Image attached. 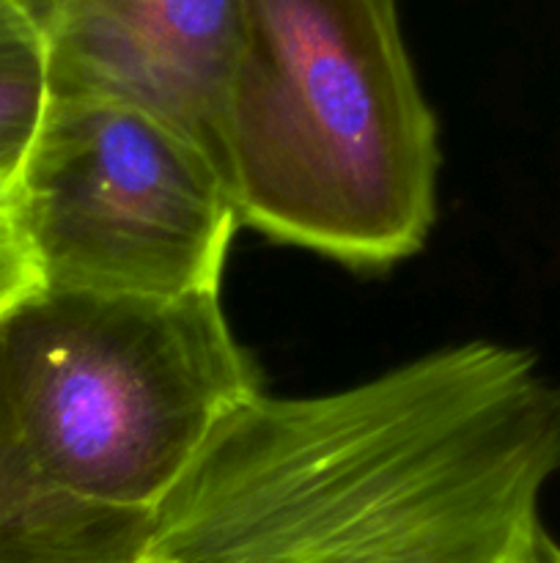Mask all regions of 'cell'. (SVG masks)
I'll return each instance as SVG.
<instances>
[{"mask_svg": "<svg viewBox=\"0 0 560 563\" xmlns=\"http://www.w3.org/2000/svg\"><path fill=\"white\" fill-rule=\"evenodd\" d=\"M152 515L47 487L0 432V563H143Z\"/></svg>", "mask_w": 560, "mask_h": 563, "instance_id": "cell-6", "label": "cell"}, {"mask_svg": "<svg viewBox=\"0 0 560 563\" xmlns=\"http://www.w3.org/2000/svg\"><path fill=\"white\" fill-rule=\"evenodd\" d=\"M47 47L53 99L130 104L217 157L245 0H22Z\"/></svg>", "mask_w": 560, "mask_h": 563, "instance_id": "cell-5", "label": "cell"}, {"mask_svg": "<svg viewBox=\"0 0 560 563\" xmlns=\"http://www.w3.org/2000/svg\"><path fill=\"white\" fill-rule=\"evenodd\" d=\"M47 289L220 291L239 223L228 179L179 126L104 99H49L20 179Z\"/></svg>", "mask_w": 560, "mask_h": 563, "instance_id": "cell-4", "label": "cell"}, {"mask_svg": "<svg viewBox=\"0 0 560 563\" xmlns=\"http://www.w3.org/2000/svg\"><path fill=\"white\" fill-rule=\"evenodd\" d=\"M44 289L47 284L22 212L20 187L0 192V317Z\"/></svg>", "mask_w": 560, "mask_h": 563, "instance_id": "cell-8", "label": "cell"}, {"mask_svg": "<svg viewBox=\"0 0 560 563\" xmlns=\"http://www.w3.org/2000/svg\"><path fill=\"white\" fill-rule=\"evenodd\" d=\"M536 561L538 563H560V548L552 542V537H549L547 531H544L541 539H538Z\"/></svg>", "mask_w": 560, "mask_h": 563, "instance_id": "cell-9", "label": "cell"}, {"mask_svg": "<svg viewBox=\"0 0 560 563\" xmlns=\"http://www.w3.org/2000/svg\"><path fill=\"white\" fill-rule=\"evenodd\" d=\"M560 385L472 341L313 399L236 405L154 509L143 563H538Z\"/></svg>", "mask_w": 560, "mask_h": 563, "instance_id": "cell-1", "label": "cell"}, {"mask_svg": "<svg viewBox=\"0 0 560 563\" xmlns=\"http://www.w3.org/2000/svg\"><path fill=\"white\" fill-rule=\"evenodd\" d=\"M49 99L42 27L22 0H0V192L20 187Z\"/></svg>", "mask_w": 560, "mask_h": 563, "instance_id": "cell-7", "label": "cell"}, {"mask_svg": "<svg viewBox=\"0 0 560 563\" xmlns=\"http://www.w3.org/2000/svg\"><path fill=\"white\" fill-rule=\"evenodd\" d=\"M217 157L239 220L346 264H390L434 220L437 126L395 0H245Z\"/></svg>", "mask_w": 560, "mask_h": 563, "instance_id": "cell-2", "label": "cell"}, {"mask_svg": "<svg viewBox=\"0 0 560 563\" xmlns=\"http://www.w3.org/2000/svg\"><path fill=\"white\" fill-rule=\"evenodd\" d=\"M253 394L220 291L44 289L0 317V432L47 487L86 504L154 515Z\"/></svg>", "mask_w": 560, "mask_h": 563, "instance_id": "cell-3", "label": "cell"}]
</instances>
